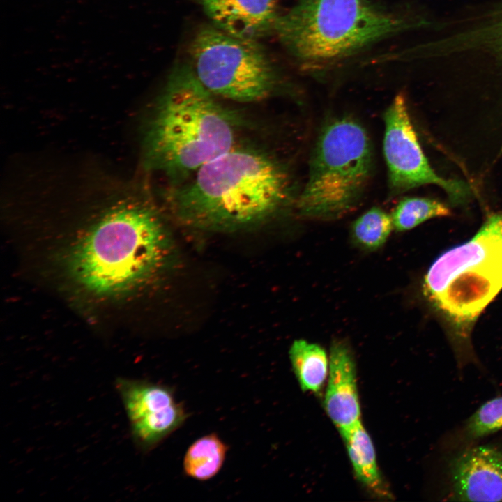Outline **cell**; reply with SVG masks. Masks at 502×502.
<instances>
[{
  "mask_svg": "<svg viewBox=\"0 0 502 502\" xmlns=\"http://www.w3.org/2000/svg\"><path fill=\"white\" fill-rule=\"evenodd\" d=\"M452 496L461 501H502V450L466 448L449 464Z\"/></svg>",
  "mask_w": 502,
  "mask_h": 502,
  "instance_id": "obj_10",
  "label": "cell"
},
{
  "mask_svg": "<svg viewBox=\"0 0 502 502\" xmlns=\"http://www.w3.org/2000/svg\"><path fill=\"white\" fill-rule=\"evenodd\" d=\"M114 385L123 404L134 446L142 453L158 447L188 418L171 386L123 376L117 377Z\"/></svg>",
  "mask_w": 502,
  "mask_h": 502,
  "instance_id": "obj_9",
  "label": "cell"
},
{
  "mask_svg": "<svg viewBox=\"0 0 502 502\" xmlns=\"http://www.w3.org/2000/svg\"><path fill=\"white\" fill-rule=\"evenodd\" d=\"M372 152L364 128L350 118L331 121L313 151L307 181L297 202L301 215L339 218L354 208L366 188Z\"/></svg>",
  "mask_w": 502,
  "mask_h": 502,
  "instance_id": "obj_6",
  "label": "cell"
},
{
  "mask_svg": "<svg viewBox=\"0 0 502 502\" xmlns=\"http://www.w3.org/2000/svg\"><path fill=\"white\" fill-rule=\"evenodd\" d=\"M450 215V208L437 199L408 197L400 201L390 215L394 229L402 232L413 229L429 219Z\"/></svg>",
  "mask_w": 502,
  "mask_h": 502,
  "instance_id": "obj_16",
  "label": "cell"
},
{
  "mask_svg": "<svg viewBox=\"0 0 502 502\" xmlns=\"http://www.w3.org/2000/svg\"><path fill=\"white\" fill-rule=\"evenodd\" d=\"M422 287L427 301L450 328L459 368L477 363L471 330L502 289V211L488 216L469 240L441 253Z\"/></svg>",
  "mask_w": 502,
  "mask_h": 502,
  "instance_id": "obj_5",
  "label": "cell"
},
{
  "mask_svg": "<svg viewBox=\"0 0 502 502\" xmlns=\"http://www.w3.org/2000/svg\"><path fill=\"white\" fill-rule=\"evenodd\" d=\"M172 251L156 211L140 200L121 199L105 211L70 248L67 269L86 291L117 296L155 277L168 264Z\"/></svg>",
  "mask_w": 502,
  "mask_h": 502,
  "instance_id": "obj_2",
  "label": "cell"
},
{
  "mask_svg": "<svg viewBox=\"0 0 502 502\" xmlns=\"http://www.w3.org/2000/svg\"><path fill=\"white\" fill-rule=\"evenodd\" d=\"M189 62L172 68L147 122V166L176 183L235 146L236 121Z\"/></svg>",
  "mask_w": 502,
  "mask_h": 502,
  "instance_id": "obj_3",
  "label": "cell"
},
{
  "mask_svg": "<svg viewBox=\"0 0 502 502\" xmlns=\"http://www.w3.org/2000/svg\"><path fill=\"white\" fill-rule=\"evenodd\" d=\"M211 25L236 37L260 40L274 34L277 0H194Z\"/></svg>",
  "mask_w": 502,
  "mask_h": 502,
  "instance_id": "obj_11",
  "label": "cell"
},
{
  "mask_svg": "<svg viewBox=\"0 0 502 502\" xmlns=\"http://www.w3.org/2000/svg\"><path fill=\"white\" fill-rule=\"evenodd\" d=\"M383 143L390 189L402 193L423 185L442 188L454 204H462L470 190L462 181L446 179L430 166L412 125L404 96L397 94L385 112Z\"/></svg>",
  "mask_w": 502,
  "mask_h": 502,
  "instance_id": "obj_8",
  "label": "cell"
},
{
  "mask_svg": "<svg viewBox=\"0 0 502 502\" xmlns=\"http://www.w3.org/2000/svg\"><path fill=\"white\" fill-rule=\"evenodd\" d=\"M228 446L215 433L195 440L187 449L183 462L184 473L190 478L206 481L221 470Z\"/></svg>",
  "mask_w": 502,
  "mask_h": 502,
  "instance_id": "obj_15",
  "label": "cell"
},
{
  "mask_svg": "<svg viewBox=\"0 0 502 502\" xmlns=\"http://www.w3.org/2000/svg\"><path fill=\"white\" fill-rule=\"evenodd\" d=\"M394 229L391 215L378 207H373L356 219L351 226L353 242L365 250L381 248Z\"/></svg>",
  "mask_w": 502,
  "mask_h": 502,
  "instance_id": "obj_17",
  "label": "cell"
},
{
  "mask_svg": "<svg viewBox=\"0 0 502 502\" xmlns=\"http://www.w3.org/2000/svg\"><path fill=\"white\" fill-rule=\"evenodd\" d=\"M413 11H395L370 0H298L277 20L274 35L304 70H321L388 38L431 23Z\"/></svg>",
  "mask_w": 502,
  "mask_h": 502,
  "instance_id": "obj_4",
  "label": "cell"
},
{
  "mask_svg": "<svg viewBox=\"0 0 502 502\" xmlns=\"http://www.w3.org/2000/svg\"><path fill=\"white\" fill-rule=\"evenodd\" d=\"M340 434L358 480L374 496L391 498L388 486L380 473L372 439L361 421Z\"/></svg>",
  "mask_w": 502,
  "mask_h": 502,
  "instance_id": "obj_13",
  "label": "cell"
},
{
  "mask_svg": "<svg viewBox=\"0 0 502 502\" xmlns=\"http://www.w3.org/2000/svg\"><path fill=\"white\" fill-rule=\"evenodd\" d=\"M502 429V396L481 405L467 420L463 435L466 441H474Z\"/></svg>",
  "mask_w": 502,
  "mask_h": 502,
  "instance_id": "obj_18",
  "label": "cell"
},
{
  "mask_svg": "<svg viewBox=\"0 0 502 502\" xmlns=\"http://www.w3.org/2000/svg\"><path fill=\"white\" fill-rule=\"evenodd\" d=\"M293 372L303 391L319 392L328 374L329 358L320 345L296 340L289 351Z\"/></svg>",
  "mask_w": 502,
  "mask_h": 502,
  "instance_id": "obj_14",
  "label": "cell"
},
{
  "mask_svg": "<svg viewBox=\"0 0 502 502\" xmlns=\"http://www.w3.org/2000/svg\"><path fill=\"white\" fill-rule=\"evenodd\" d=\"M289 184L285 169L273 156L235 145L176 184L169 201L188 225L229 230L273 216L287 200Z\"/></svg>",
  "mask_w": 502,
  "mask_h": 502,
  "instance_id": "obj_1",
  "label": "cell"
},
{
  "mask_svg": "<svg viewBox=\"0 0 502 502\" xmlns=\"http://www.w3.org/2000/svg\"><path fill=\"white\" fill-rule=\"evenodd\" d=\"M188 54L197 77L216 97L257 102L273 95L281 82L259 40L236 37L211 24L196 31Z\"/></svg>",
  "mask_w": 502,
  "mask_h": 502,
  "instance_id": "obj_7",
  "label": "cell"
},
{
  "mask_svg": "<svg viewBox=\"0 0 502 502\" xmlns=\"http://www.w3.org/2000/svg\"><path fill=\"white\" fill-rule=\"evenodd\" d=\"M324 406L340 433L361 421L356 362L343 341H333L330 346Z\"/></svg>",
  "mask_w": 502,
  "mask_h": 502,
  "instance_id": "obj_12",
  "label": "cell"
}]
</instances>
